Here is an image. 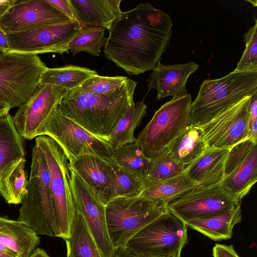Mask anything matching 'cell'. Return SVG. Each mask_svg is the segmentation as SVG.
<instances>
[{
	"instance_id": "6da1fadb",
	"label": "cell",
	"mask_w": 257,
	"mask_h": 257,
	"mask_svg": "<svg viewBox=\"0 0 257 257\" xmlns=\"http://www.w3.org/2000/svg\"><path fill=\"white\" fill-rule=\"evenodd\" d=\"M172 26L169 15L149 3L121 11L108 30L104 56L130 75L153 70L168 45Z\"/></svg>"
},
{
	"instance_id": "7a4b0ae2",
	"label": "cell",
	"mask_w": 257,
	"mask_h": 257,
	"mask_svg": "<svg viewBox=\"0 0 257 257\" xmlns=\"http://www.w3.org/2000/svg\"><path fill=\"white\" fill-rule=\"evenodd\" d=\"M137 84L128 78L118 89L104 94L73 89L66 91L57 106L63 114L88 132L109 142L117 123L135 103Z\"/></svg>"
},
{
	"instance_id": "3957f363",
	"label": "cell",
	"mask_w": 257,
	"mask_h": 257,
	"mask_svg": "<svg viewBox=\"0 0 257 257\" xmlns=\"http://www.w3.org/2000/svg\"><path fill=\"white\" fill-rule=\"evenodd\" d=\"M257 92V70L235 71L204 80L192 101L190 123L201 126L229 107Z\"/></svg>"
},
{
	"instance_id": "277c9868",
	"label": "cell",
	"mask_w": 257,
	"mask_h": 257,
	"mask_svg": "<svg viewBox=\"0 0 257 257\" xmlns=\"http://www.w3.org/2000/svg\"><path fill=\"white\" fill-rule=\"evenodd\" d=\"M27 190L18 220L38 235L57 237L50 173L43 153L36 144L32 149Z\"/></svg>"
},
{
	"instance_id": "5b68a950",
	"label": "cell",
	"mask_w": 257,
	"mask_h": 257,
	"mask_svg": "<svg viewBox=\"0 0 257 257\" xmlns=\"http://www.w3.org/2000/svg\"><path fill=\"white\" fill-rule=\"evenodd\" d=\"M46 160L50 176L57 237L66 238L76 212L72 193L68 160L60 146L45 135L35 139Z\"/></svg>"
},
{
	"instance_id": "8992f818",
	"label": "cell",
	"mask_w": 257,
	"mask_h": 257,
	"mask_svg": "<svg viewBox=\"0 0 257 257\" xmlns=\"http://www.w3.org/2000/svg\"><path fill=\"white\" fill-rule=\"evenodd\" d=\"M167 211L141 195L112 199L105 205V217L114 248L126 247L133 237Z\"/></svg>"
},
{
	"instance_id": "52a82bcc",
	"label": "cell",
	"mask_w": 257,
	"mask_h": 257,
	"mask_svg": "<svg viewBox=\"0 0 257 257\" xmlns=\"http://www.w3.org/2000/svg\"><path fill=\"white\" fill-rule=\"evenodd\" d=\"M190 94L173 97L162 105L139 133L136 143L150 159L165 150L190 123Z\"/></svg>"
},
{
	"instance_id": "ba28073f",
	"label": "cell",
	"mask_w": 257,
	"mask_h": 257,
	"mask_svg": "<svg viewBox=\"0 0 257 257\" xmlns=\"http://www.w3.org/2000/svg\"><path fill=\"white\" fill-rule=\"evenodd\" d=\"M48 67L37 55L0 53V99L20 107L34 94Z\"/></svg>"
},
{
	"instance_id": "9c48e42d",
	"label": "cell",
	"mask_w": 257,
	"mask_h": 257,
	"mask_svg": "<svg viewBox=\"0 0 257 257\" xmlns=\"http://www.w3.org/2000/svg\"><path fill=\"white\" fill-rule=\"evenodd\" d=\"M42 135L56 142L69 163L84 155L106 159L110 157L113 150L109 142L88 132L63 114L57 106L46 120Z\"/></svg>"
},
{
	"instance_id": "30bf717a",
	"label": "cell",
	"mask_w": 257,
	"mask_h": 257,
	"mask_svg": "<svg viewBox=\"0 0 257 257\" xmlns=\"http://www.w3.org/2000/svg\"><path fill=\"white\" fill-rule=\"evenodd\" d=\"M187 241V226L168 210L133 237L126 247L145 255L181 257Z\"/></svg>"
},
{
	"instance_id": "8fae6325",
	"label": "cell",
	"mask_w": 257,
	"mask_h": 257,
	"mask_svg": "<svg viewBox=\"0 0 257 257\" xmlns=\"http://www.w3.org/2000/svg\"><path fill=\"white\" fill-rule=\"evenodd\" d=\"M74 20L36 30L6 34L8 52L26 55L69 53V45L80 29Z\"/></svg>"
},
{
	"instance_id": "7c38bea8",
	"label": "cell",
	"mask_w": 257,
	"mask_h": 257,
	"mask_svg": "<svg viewBox=\"0 0 257 257\" xmlns=\"http://www.w3.org/2000/svg\"><path fill=\"white\" fill-rule=\"evenodd\" d=\"M223 188L220 183L197 186L171 201L167 209L183 222L212 216L240 205Z\"/></svg>"
},
{
	"instance_id": "4fadbf2b",
	"label": "cell",
	"mask_w": 257,
	"mask_h": 257,
	"mask_svg": "<svg viewBox=\"0 0 257 257\" xmlns=\"http://www.w3.org/2000/svg\"><path fill=\"white\" fill-rule=\"evenodd\" d=\"M71 20L48 0H15L0 18V29L5 34H13Z\"/></svg>"
},
{
	"instance_id": "5bb4252c",
	"label": "cell",
	"mask_w": 257,
	"mask_h": 257,
	"mask_svg": "<svg viewBox=\"0 0 257 257\" xmlns=\"http://www.w3.org/2000/svg\"><path fill=\"white\" fill-rule=\"evenodd\" d=\"M70 170L71 188L76 210L83 217L102 256L112 257L115 249L107 231L105 205L70 167Z\"/></svg>"
},
{
	"instance_id": "9a60e30c",
	"label": "cell",
	"mask_w": 257,
	"mask_h": 257,
	"mask_svg": "<svg viewBox=\"0 0 257 257\" xmlns=\"http://www.w3.org/2000/svg\"><path fill=\"white\" fill-rule=\"evenodd\" d=\"M66 92L58 86L40 84L32 96L13 116L20 135L29 140L41 136L46 120Z\"/></svg>"
},
{
	"instance_id": "2e32d148",
	"label": "cell",
	"mask_w": 257,
	"mask_h": 257,
	"mask_svg": "<svg viewBox=\"0 0 257 257\" xmlns=\"http://www.w3.org/2000/svg\"><path fill=\"white\" fill-rule=\"evenodd\" d=\"M251 96L245 97L199 126L208 148L230 149L246 139Z\"/></svg>"
},
{
	"instance_id": "e0dca14e",
	"label": "cell",
	"mask_w": 257,
	"mask_h": 257,
	"mask_svg": "<svg viewBox=\"0 0 257 257\" xmlns=\"http://www.w3.org/2000/svg\"><path fill=\"white\" fill-rule=\"evenodd\" d=\"M199 68V65L190 62L184 64L165 65L160 63L147 80L149 91L156 89L157 99L168 96L188 94L186 84L189 76Z\"/></svg>"
},
{
	"instance_id": "ac0fdd59",
	"label": "cell",
	"mask_w": 257,
	"mask_h": 257,
	"mask_svg": "<svg viewBox=\"0 0 257 257\" xmlns=\"http://www.w3.org/2000/svg\"><path fill=\"white\" fill-rule=\"evenodd\" d=\"M69 163L104 205L114 198L111 180L104 159L84 155Z\"/></svg>"
},
{
	"instance_id": "d6986e66",
	"label": "cell",
	"mask_w": 257,
	"mask_h": 257,
	"mask_svg": "<svg viewBox=\"0 0 257 257\" xmlns=\"http://www.w3.org/2000/svg\"><path fill=\"white\" fill-rule=\"evenodd\" d=\"M230 149L208 148L185 170L198 186L220 183L225 178V166Z\"/></svg>"
},
{
	"instance_id": "ffe728a7",
	"label": "cell",
	"mask_w": 257,
	"mask_h": 257,
	"mask_svg": "<svg viewBox=\"0 0 257 257\" xmlns=\"http://www.w3.org/2000/svg\"><path fill=\"white\" fill-rule=\"evenodd\" d=\"M80 27L109 30L121 11V0H69Z\"/></svg>"
},
{
	"instance_id": "44dd1931",
	"label": "cell",
	"mask_w": 257,
	"mask_h": 257,
	"mask_svg": "<svg viewBox=\"0 0 257 257\" xmlns=\"http://www.w3.org/2000/svg\"><path fill=\"white\" fill-rule=\"evenodd\" d=\"M40 242L38 235L25 223L0 217V243L17 257H29Z\"/></svg>"
},
{
	"instance_id": "7402d4cb",
	"label": "cell",
	"mask_w": 257,
	"mask_h": 257,
	"mask_svg": "<svg viewBox=\"0 0 257 257\" xmlns=\"http://www.w3.org/2000/svg\"><path fill=\"white\" fill-rule=\"evenodd\" d=\"M241 220L240 205L217 214L190 219L184 222L190 228L217 241L230 238L234 226Z\"/></svg>"
},
{
	"instance_id": "603a6c76",
	"label": "cell",
	"mask_w": 257,
	"mask_h": 257,
	"mask_svg": "<svg viewBox=\"0 0 257 257\" xmlns=\"http://www.w3.org/2000/svg\"><path fill=\"white\" fill-rule=\"evenodd\" d=\"M208 148L201 128L189 124L166 149L174 159L187 167Z\"/></svg>"
},
{
	"instance_id": "cb8c5ba5",
	"label": "cell",
	"mask_w": 257,
	"mask_h": 257,
	"mask_svg": "<svg viewBox=\"0 0 257 257\" xmlns=\"http://www.w3.org/2000/svg\"><path fill=\"white\" fill-rule=\"evenodd\" d=\"M257 180V146L244 161L220 183L224 190L239 202L250 191Z\"/></svg>"
},
{
	"instance_id": "d4e9b609",
	"label": "cell",
	"mask_w": 257,
	"mask_h": 257,
	"mask_svg": "<svg viewBox=\"0 0 257 257\" xmlns=\"http://www.w3.org/2000/svg\"><path fill=\"white\" fill-rule=\"evenodd\" d=\"M25 157H19L6 166L0 173V194L9 204L21 203L27 190Z\"/></svg>"
},
{
	"instance_id": "484cf974",
	"label": "cell",
	"mask_w": 257,
	"mask_h": 257,
	"mask_svg": "<svg viewBox=\"0 0 257 257\" xmlns=\"http://www.w3.org/2000/svg\"><path fill=\"white\" fill-rule=\"evenodd\" d=\"M197 186L184 172L145 187L140 195L157 205L165 206Z\"/></svg>"
},
{
	"instance_id": "4316f807",
	"label": "cell",
	"mask_w": 257,
	"mask_h": 257,
	"mask_svg": "<svg viewBox=\"0 0 257 257\" xmlns=\"http://www.w3.org/2000/svg\"><path fill=\"white\" fill-rule=\"evenodd\" d=\"M67 257H102L82 216L74 215L68 237L64 239Z\"/></svg>"
},
{
	"instance_id": "83f0119b",
	"label": "cell",
	"mask_w": 257,
	"mask_h": 257,
	"mask_svg": "<svg viewBox=\"0 0 257 257\" xmlns=\"http://www.w3.org/2000/svg\"><path fill=\"white\" fill-rule=\"evenodd\" d=\"M24 138L16 128L13 116L9 112L0 118V173L14 160L25 157Z\"/></svg>"
},
{
	"instance_id": "f1b7e54d",
	"label": "cell",
	"mask_w": 257,
	"mask_h": 257,
	"mask_svg": "<svg viewBox=\"0 0 257 257\" xmlns=\"http://www.w3.org/2000/svg\"><path fill=\"white\" fill-rule=\"evenodd\" d=\"M98 73L88 68L75 65L48 68L43 73L40 84L63 88L66 91L77 88L87 79Z\"/></svg>"
},
{
	"instance_id": "f546056e",
	"label": "cell",
	"mask_w": 257,
	"mask_h": 257,
	"mask_svg": "<svg viewBox=\"0 0 257 257\" xmlns=\"http://www.w3.org/2000/svg\"><path fill=\"white\" fill-rule=\"evenodd\" d=\"M147 106L143 101L134 103L119 120L110 135L109 142L116 149L136 142V128L147 113Z\"/></svg>"
},
{
	"instance_id": "4dcf8cb0",
	"label": "cell",
	"mask_w": 257,
	"mask_h": 257,
	"mask_svg": "<svg viewBox=\"0 0 257 257\" xmlns=\"http://www.w3.org/2000/svg\"><path fill=\"white\" fill-rule=\"evenodd\" d=\"M104 161L111 180L114 198L140 195L144 189L143 180L117 164L111 157Z\"/></svg>"
},
{
	"instance_id": "1f68e13d",
	"label": "cell",
	"mask_w": 257,
	"mask_h": 257,
	"mask_svg": "<svg viewBox=\"0 0 257 257\" xmlns=\"http://www.w3.org/2000/svg\"><path fill=\"white\" fill-rule=\"evenodd\" d=\"M110 157L119 166L142 180L152 162L140 149L136 142L113 149Z\"/></svg>"
},
{
	"instance_id": "d6a6232c",
	"label": "cell",
	"mask_w": 257,
	"mask_h": 257,
	"mask_svg": "<svg viewBox=\"0 0 257 257\" xmlns=\"http://www.w3.org/2000/svg\"><path fill=\"white\" fill-rule=\"evenodd\" d=\"M187 167L174 159L167 149L152 159L149 170L143 179L144 189L156 183L177 176Z\"/></svg>"
},
{
	"instance_id": "836d02e7",
	"label": "cell",
	"mask_w": 257,
	"mask_h": 257,
	"mask_svg": "<svg viewBox=\"0 0 257 257\" xmlns=\"http://www.w3.org/2000/svg\"><path fill=\"white\" fill-rule=\"evenodd\" d=\"M103 28L81 27L69 45V50L74 56L80 52H86L93 56H99L107 38Z\"/></svg>"
},
{
	"instance_id": "e575fe53",
	"label": "cell",
	"mask_w": 257,
	"mask_h": 257,
	"mask_svg": "<svg viewBox=\"0 0 257 257\" xmlns=\"http://www.w3.org/2000/svg\"><path fill=\"white\" fill-rule=\"evenodd\" d=\"M128 79L122 76H104L96 74L91 76L76 90L94 94H104L113 92L124 83Z\"/></svg>"
},
{
	"instance_id": "d590c367",
	"label": "cell",
	"mask_w": 257,
	"mask_h": 257,
	"mask_svg": "<svg viewBox=\"0 0 257 257\" xmlns=\"http://www.w3.org/2000/svg\"><path fill=\"white\" fill-rule=\"evenodd\" d=\"M245 48L234 71L257 70V20L254 25L244 34Z\"/></svg>"
},
{
	"instance_id": "8d00e7d4",
	"label": "cell",
	"mask_w": 257,
	"mask_h": 257,
	"mask_svg": "<svg viewBox=\"0 0 257 257\" xmlns=\"http://www.w3.org/2000/svg\"><path fill=\"white\" fill-rule=\"evenodd\" d=\"M257 146L252 141L245 139L229 149L225 166V177L230 174L242 163L253 148Z\"/></svg>"
},
{
	"instance_id": "74e56055",
	"label": "cell",
	"mask_w": 257,
	"mask_h": 257,
	"mask_svg": "<svg viewBox=\"0 0 257 257\" xmlns=\"http://www.w3.org/2000/svg\"><path fill=\"white\" fill-rule=\"evenodd\" d=\"M49 2L71 20L78 22L76 13L69 0H48Z\"/></svg>"
},
{
	"instance_id": "f35d334b",
	"label": "cell",
	"mask_w": 257,
	"mask_h": 257,
	"mask_svg": "<svg viewBox=\"0 0 257 257\" xmlns=\"http://www.w3.org/2000/svg\"><path fill=\"white\" fill-rule=\"evenodd\" d=\"M213 257H240L232 245L216 244L212 249Z\"/></svg>"
},
{
	"instance_id": "ab89813d",
	"label": "cell",
	"mask_w": 257,
	"mask_h": 257,
	"mask_svg": "<svg viewBox=\"0 0 257 257\" xmlns=\"http://www.w3.org/2000/svg\"><path fill=\"white\" fill-rule=\"evenodd\" d=\"M257 122V92L251 96L249 106V120L248 127Z\"/></svg>"
},
{
	"instance_id": "60d3db41",
	"label": "cell",
	"mask_w": 257,
	"mask_h": 257,
	"mask_svg": "<svg viewBox=\"0 0 257 257\" xmlns=\"http://www.w3.org/2000/svg\"><path fill=\"white\" fill-rule=\"evenodd\" d=\"M112 257H158L135 252L127 247L118 248L114 250Z\"/></svg>"
},
{
	"instance_id": "b9f144b4",
	"label": "cell",
	"mask_w": 257,
	"mask_h": 257,
	"mask_svg": "<svg viewBox=\"0 0 257 257\" xmlns=\"http://www.w3.org/2000/svg\"><path fill=\"white\" fill-rule=\"evenodd\" d=\"M15 0H0V18L13 5Z\"/></svg>"
},
{
	"instance_id": "7bdbcfd3",
	"label": "cell",
	"mask_w": 257,
	"mask_h": 257,
	"mask_svg": "<svg viewBox=\"0 0 257 257\" xmlns=\"http://www.w3.org/2000/svg\"><path fill=\"white\" fill-rule=\"evenodd\" d=\"M8 48L6 34L0 29V52L7 53Z\"/></svg>"
},
{
	"instance_id": "ee69618b",
	"label": "cell",
	"mask_w": 257,
	"mask_h": 257,
	"mask_svg": "<svg viewBox=\"0 0 257 257\" xmlns=\"http://www.w3.org/2000/svg\"><path fill=\"white\" fill-rule=\"evenodd\" d=\"M11 109L10 105L6 101L0 99V118L9 113Z\"/></svg>"
},
{
	"instance_id": "f6af8a7d",
	"label": "cell",
	"mask_w": 257,
	"mask_h": 257,
	"mask_svg": "<svg viewBox=\"0 0 257 257\" xmlns=\"http://www.w3.org/2000/svg\"><path fill=\"white\" fill-rule=\"evenodd\" d=\"M29 257H50L46 251L39 248L35 249Z\"/></svg>"
},
{
	"instance_id": "bcb514c9",
	"label": "cell",
	"mask_w": 257,
	"mask_h": 257,
	"mask_svg": "<svg viewBox=\"0 0 257 257\" xmlns=\"http://www.w3.org/2000/svg\"><path fill=\"white\" fill-rule=\"evenodd\" d=\"M0 257H17L16 256L4 252L0 250Z\"/></svg>"
}]
</instances>
